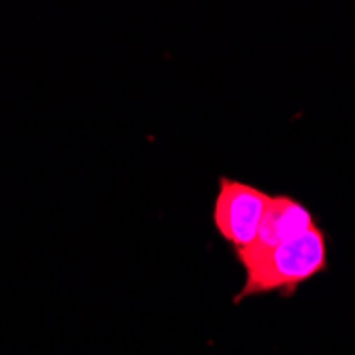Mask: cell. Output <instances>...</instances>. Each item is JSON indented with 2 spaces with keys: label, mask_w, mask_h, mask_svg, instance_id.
<instances>
[{
  "label": "cell",
  "mask_w": 355,
  "mask_h": 355,
  "mask_svg": "<svg viewBox=\"0 0 355 355\" xmlns=\"http://www.w3.org/2000/svg\"><path fill=\"white\" fill-rule=\"evenodd\" d=\"M245 272L243 285L232 302L241 304L247 298L279 296L294 298L309 281L326 275L330 268V239L328 232L315 225L309 232L287 241L253 262L241 266Z\"/></svg>",
  "instance_id": "cell-1"
},
{
  "label": "cell",
  "mask_w": 355,
  "mask_h": 355,
  "mask_svg": "<svg viewBox=\"0 0 355 355\" xmlns=\"http://www.w3.org/2000/svg\"><path fill=\"white\" fill-rule=\"evenodd\" d=\"M272 193L221 175L217 179V193L213 200V228L234 255L243 253L257 236L264 211Z\"/></svg>",
  "instance_id": "cell-2"
},
{
  "label": "cell",
  "mask_w": 355,
  "mask_h": 355,
  "mask_svg": "<svg viewBox=\"0 0 355 355\" xmlns=\"http://www.w3.org/2000/svg\"><path fill=\"white\" fill-rule=\"evenodd\" d=\"M315 225H319V223H317L313 211L304 202H300L294 196H289V193H272L268 200V207L264 211L255 241L243 253L234 255L236 262L241 266H245V264L253 262L255 257L264 255L266 251L309 232L311 228H315Z\"/></svg>",
  "instance_id": "cell-3"
}]
</instances>
